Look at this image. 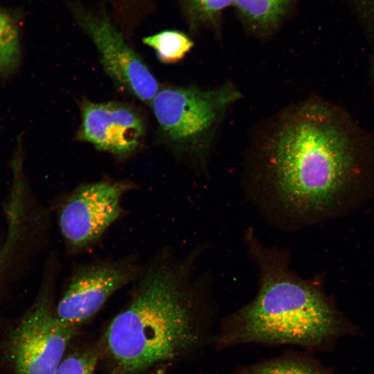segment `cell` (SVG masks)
I'll use <instances>...</instances> for the list:
<instances>
[{
    "label": "cell",
    "instance_id": "1",
    "mask_svg": "<svg viewBox=\"0 0 374 374\" xmlns=\"http://www.w3.org/2000/svg\"><path fill=\"white\" fill-rule=\"evenodd\" d=\"M190 258L155 253L132 283L129 301L110 321L105 348L119 374H139L194 357L213 344L215 330L189 284Z\"/></svg>",
    "mask_w": 374,
    "mask_h": 374
},
{
    "label": "cell",
    "instance_id": "2",
    "mask_svg": "<svg viewBox=\"0 0 374 374\" xmlns=\"http://www.w3.org/2000/svg\"><path fill=\"white\" fill-rule=\"evenodd\" d=\"M365 147L340 109L319 100L299 103L265 145L264 174L275 201L297 215L326 209L356 175Z\"/></svg>",
    "mask_w": 374,
    "mask_h": 374
},
{
    "label": "cell",
    "instance_id": "3",
    "mask_svg": "<svg viewBox=\"0 0 374 374\" xmlns=\"http://www.w3.org/2000/svg\"><path fill=\"white\" fill-rule=\"evenodd\" d=\"M245 241L259 269L258 292L222 319L212 346L217 350L249 344L313 347L323 341L336 326L323 296L294 276L285 258L264 247L251 231Z\"/></svg>",
    "mask_w": 374,
    "mask_h": 374
},
{
    "label": "cell",
    "instance_id": "4",
    "mask_svg": "<svg viewBox=\"0 0 374 374\" xmlns=\"http://www.w3.org/2000/svg\"><path fill=\"white\" fill-rule=\"evenodd\" d=\"M242 97L231 82L211 89L166 87L151 104L166 137L193 158L204 159L229 108Z\"/></svg>",
    "mask_w": 374,
    "mask_h": 374
},
{
    "label": "cell",
    "instance_id": "5",
    "mask_svg": "<svg viewBox=\"0 0 374 374\" xmlns=\"http://www.w3.org/2000/svg\"><path fill=\"white\" fill-rule=\"evenodd\" d=\"M59 265L51 256L35 301L10 336L8 352L15 374H53L78 328L56 314Z\"/></svg>",
    "mask_w": 374,
    "mask_h": 374
},
{
    "label": "cell",
    "instance_id": "6",
    "mask_svg": "<svg viewBox=\"0 0 374 374\" xmlns=\"http://www.w3.org/2000/svg\"><path fill=\"white\" fill-rule=\"evenodd\" d=\"M136 187L128 180L105 179L79 185L60 196L54 209L66 254L77 256L95 247L124 215V197Z\"/></svg>",
    "mask_w": 374,
    "mask_h": 374
},
{
    "label": "cell",
    "instance_id": "7",
    "mask_svg": "<svg viewBox=\"0 0 374 374\" xmlns=\"http://www.w3.org/2000/svg\"><path fill=\"white\" fill-rule=\"evenodd\" d=\"M143 267L132 255L75 264L56 303L58 318L78 328L93 317L116 292L132 284Z\"/></svg>",
    "mask_w": 374,
    "mask_h": 374
},
{
    "label": "cell",
    "instance_id": "8",
    "mask_svg": "<svg viewBox=\"0 0 374 374\" xmlns=\"http://www.w3.org/2000/svg\"><path fill=\"white\" fill-rule=\"evenodd\" d=\"M77 24L96 47L101 64L114 82L141 101L151 103L159 83L141 57L128 46L104 12H95L74 6Z\"/></svg>",
    "mask_w": 374,
    "mask_h": 374
},
{
    "label": "cell",
    "instance_id": "9",
    "mask_svg": "<svg viewBox=\"0 0 374 374\" xmlns=\"http://www.w3.org/2000/svg\"><path fill=\"white\" fill-rule=\"evenodd\" d=\"M81 113L78 138L98 150L125 157L142 141L143 121L134 109L124 104L86 101L82 105Z\"/></svg>",
    "mask_w": 374,
    "mask_h": 374
},
{
    "label": "cell",
    "instance_id": "10",
    "mask_svg": "<svg viewBox=\"0 0 374 374\" xmlns=\"http://www.w3.org/2000/svg\"><path fill=\"white\" fill-rule=\"evenodd\" d=\"M292 0H234L233 4L246 23L260 31L278 24Z\"/></svg>",
    "mask_w": 374,
    "mask_h": 374
},
{
    "label": "cell",
    "instance_id": "11",
    "mask_svg": "<svg viewBox=\"0 0 374 374\" xmlns=\"http://www.w3.org/2000/svg\"><path fill=\"white\" fill-rule=\"evenodd\" d=\"M152 48L158 59L164 64H175L186 57L194 46L193 41L177 30H165L142 39Z\"/></svg>",
    "mask_w": 374,
    "mask_h": 374
},
{
    "label": "cell",
    "instance_id": "12",
    "mask_svg": "<svg viewBox=\"0 0 374 374\" xmlns=\"http://www.w3.org/2000/svg\"><path fill=\"white\" fill-rule=\"evenodd\" d=\"M233 374H321L313 364L292 353L242 365Z\"/></svg>",
    "mask_w": 374,
    "mask_h": 374
},
{
    "label": "cell",
    "instance_id": "13",
    "mask_svg": "<svg viewBox=\"0 0 374 374\" xmlns=\"http://www.w3.org/2000/svg\"><path fill=\"white\" fill-rule=\"evenodd\" d=\"M20 54L18 24L10 14L0 8V77L16 70Z\"/></svg>",
    "mask_w": 374,
    "mask_h": 374
},
{
    "label": "cell",
    "instance_id": "14",
    "mask_svg": "<svg viewBox=\"0 0 374 374\" xmlns=\"http://www.w3.org/2000/svg\"><path fill=\"white\" fill-rule=\"evenodd\" d=\"M234 0H180L193 25H213Z\"/></svg>",
    "mask_w": 374,
    "mask_h": 374
},
{
    "label": "cell",
    "instance_id": "15",
    "mask_svg": "<svg viewBox=\"0 0 374 374\" xmlns=\"http://www.w3.org/2000/svg\"><path fill=\"white\" fill-rule=\"evenodd\" d=\"M97 362L96 352L73 353L62 359L53 374H96Z\"/></svg>",
    "mask_w": 374,
    "mask_h": 374
},
{
    "label": "cell",
    "instance_id": "16",
    "mask_svg": "<svg viewBox=\"0 0 374 374\" xmlns=\"http://www.w3.org/2000/svg\"><path fill=\"white\" fill-rule=\"evenodd\" d=\"M373 80H374V64H373Z\"/></svg>",
    "mask_w": 374,
    "mask_h": 374
}]
</instances>
